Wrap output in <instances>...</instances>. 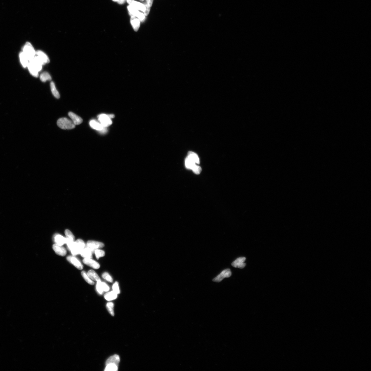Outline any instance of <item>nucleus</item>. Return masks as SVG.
<instances>
[{"mask_svg":"<svg viewBox=\"0 0 371 371\" xmlns=\"http://www.w3.org/2000/svg\"><path fill=\"white\" fill-rule=\"evenodd\" d=\"M57 124L58 127L64 130L72 129L75 127L72 121L66 118L59 119L57 121Z\"/></svg>","mask_w":371,"mask_h":371,"instance_id":"obj_1","label":"nucleus"},{"mask_svg":"<svg viewBox=\"0 0 371 371\" xmlns=\"http://www.w3.org/2000/svg\"><path fill=\"white\" fill-rule=\"evenodd\" d=\"M85 246L84 241L81 239H79L74 242L69 251L73 255H77L80 254Z\"/></svg>","mask_w":371,"mask_h":371,"instance_id":"obj_2","label":"nucleus"},{"mask_svg":"<svg viewBox=\"0 0 371 371\" xmlns=\"http://www.w3.org/2000/svg\"><path fill=\"white\" fill-rule=\"evenodd\" d=\"M23 52L29 61L32 60L35 56L34 49L30 42H27L23 48Z\"/></svg>","mask_w":371,"mask_h":371,"instance_id":"obj_3","label":"nucleus"},{"mask_svg":"<svg viewBox=\"0 0 371 371\" xmlns=\"http://www.w3.org/2000/svg\"><path fill=\"white\" fill-rule=\"evenodd\" d=\"M127 9L130 16L137 17L142 22L145 21V16L144 13L139 12V10L130 5L127 6Z\"/></svg>","mask_w":371,"mask_h":371,"instance_id":"obj_4","label":"nucleus"},{"mask_svg":"<svg viewBox=\"0 0 371 371\" xmlns=\"http://www.w3.org/2000/svg\"><path fill=\"white\" fill-rule=\"evenodd\" d=\"M99 122L103 127H107L111 125L112 121L108 115L102 114L98 116Z\"/></svg>","mask_w":371,"mask_h":371,"instance_id":"obj_5","label":"nucleus"},{"mask_svg":"<svg viewBox=\"0 0 371 371\" xmlns=\"http://www.w3.org/2000/svg\"><path fill=\"white\" fill-rule=\"evenodd\" d=\"M87 247L94 252L96 249L102 248L104 246V244L102 242L94 241V240H89L87 243Z\"/></svg>","mask_w":371,"mask_h":371,"instance_id":"obj_6","label":"nucleus"},{"mask_svg":"<svg viewBox=\"0 0 371 371\" xmlns=\"http://www.w3.org/2000/svg\"><path fill=\"white\" fill-rule=\"evenodd\" d=\"M232 273L230 269H225L216 277L213 279V281L215 282H220L224 278L230 277Z\"/></svg>","mask_w":371,"mask_h":371,"instance_id":"obj_7","label":"nucleus"},{"mask_svg":"<svg viewBox=\"0 0 371 371\" xmlns=\"http://www.w3.org/2000/svg\"><path fill=\"white\" fill-rule=\"evenodd\" d=\"M65 235H66V244L69 250H70L71 247L74 243L75 237L70 231L66 230L65 232Z\"/></svg>","mask_w":371,"mask_h":371,"instance_id":"obj_8","label":"nucleus"},{"mask_svg":"<svg viewBox=\"0 0 371 371\" xmlns=\"http://www.w3.org/2000/svg\"><path fill=\"white\" fill-rule=\"evenodd\" d=\"M246 258L245 257H240L236 259L232 264V266L235 268L243 269L246 266V264L245 263Z\"/></svg>","mask_w":371,"mask_h":371,"instance_id":"obj_9","label":"nucleus"},{"mask_svg":"<svg viewBox=\"0 0 371 371\" xmlns=\"http://www.w3.org/2000/svg\"><path fill=\"white\" fill-rule=\"evenodd\" d=\"M127 1L129 5L139 10L144 12L145 10V7L143 4L138 1H134V0H127Z\"/></svg>","mask_w":371,"mask_h":371,"instance_id":"obj_10","label":"nucleus"},{"mask_svg":"<svg viewBox=\"0 0 371 371\" xmlns=\"http://www.w3.org/2000/svg\"><path fill=\"white\" fill-rule=\"evenodd\" d=\"M67 260L71 263L73 264L76 268L80 270H82L83 268V266L81 263L77 258L74 256H67Z\"/></svg>","mask_w":371,"mask_h":371,"instance_id":"obj_11","label":"nucleus"},{"mask_svg":"<svg viewBox=\"0 0 371 371\" xmlns=\"http://www.w3.org/2000/svg\"><path fill=\"white\" fill-rule=\"evenodd\" d=\"M84 263L94 269H97L100 268V265L95 260L91 258H84L83 260Z\"/></svg>","mask_w":371,"mask_h":371,"instance_id":"obj_12","label":"nucleus"},{"mask_svg":"<svg viewBox=\"0 0 371 371\" xmlns=\"http://www.w3.org/2000/svg\"><path fill=\"white\" fill-rule=\"evenodd\" d=\"M35 55L37 56L39 58L43 65L48 63L49 62V60L48 56L43 52L41 50H38L36 51Z\"/></svg>","mask_w":371,"mask_h":371,"instance_id":"obj_13","label":"nucleus"},{"mask_svg":"<svg viewBox=\"0 0 371 371\" xmlns=\"http://www.w3.org/2000/svg\"><path fill=\"white\" fill-rule=\"evenodd\" d=\"M53 250L57 255L64 256L66 254V249L62 246H59L57 244H54L53 246Z\"/></svg>","mask_w":371,"mask_h":371,"instance_id":"obj_14","label":"nucleus"},{"mask_svg":"<svg viewBox=\"0 0 371 371\" xmlns=\"http://www.w3.org/2000/svg\"><path fill=\"white\" fill-rule=\"evenodd\" d=\"M68 115L75 125H79L83 122L82 119L73 112H69Z\"/></svg>","mask_w":371,"mask_h":371,"instance_id":"obj_15","label":"nucleus"},{"mask_svg":"<svg viewBox=\"0 0 371 371\" xmlns=\"http://www.w3.org/2000/svg\"><path fill=\"white\" fill-rule=\"evenodd\" d=\"M89 125L93 129L100 132L106 128L103 127L100 122L95 120H92L90 121Z\"/></svg>","mask_w":371,"mask_h":371,"instance_id":"obj_16","label":"nucleus"},{"mask_svg":"<svg viewBox=\"0 0 371 371\" xmlns=\"http://www.w3.org/2000/svg\"><path fill=\"white\" fill-rule=\"evenodd\" d=\"M130 22L133 28L135 31H138L140 26V21L138 18L134 16H131Z\"/></svg>","mask_w":371,"mask_h":371,"instance_id":"obj_17","label":"nucleus"},{"mask_svg":"<svg viewBox=\"0 0 371 371\" xmlns=\"http://www.w3.org/2000/svg\"><path fill=\"white\" fill-rule=\"evenodd\" d=\"M120 361L119 356L117 355H114L108 358L105 363L106 365L109 364H114L118 366Z\"/></svg>","mask_w":371,"mask_h":371,"instance_id":"obj_18","label":"nucleus"},{"mask_svg":"<svg viewBox=\"0 0 371 371\" xmlns=\"http://www.w3.org/2000/svg\"><path fill=\"white\" fill-rule=\"evenodd\" d=\"M93 253V252L91 249L86 246L83 249L80 254L84 258H92L93 257L92 253Z\"/></svg>","mask_w":371,"mask_h":371,"instance_id":"obj_19","label":"nucleus"},{"mask_svg":"<svg viewBox=\"0 0 371 371\" xmlns=\"http://www.w3.org/2000/svg\"><path fill=\"white\" fill-rule=\"evenodd\" d=\"M54 240L56 244L60 246H62L63 245L66 243V238L60 235H55L54 237Z\"/></svg>","mask_w":371,"mask_h":371,"instance_id":"obj_20","label":"nucleus"},{"mask_svg":"<svg viewBox=\"0 0 371 371\" xmlns=\"http://www.w3.org/2000/svg\"><path fill=\"white\" fill-rule=\"evenodd\" d=\"M19 58L20 61L21 63L24 68H26L27 67L28 65L29 62L27 58V57L25 55L24 53L23 52H21L19 54Z\"/></svg>","mask_w":371,"mask_h":371,"instance_id":"obj_21","label":"nucleus"},{"mask_svg":"<svg viewBox=\"0 0 371 371\" xmlns=\"http://www.w3.org/2000/svg\"><path fill=\"white\" fill-rule=\"evenodd\" d=\"M117 294L114 291L108 292L104 296L105 298L107 301H110L115 299L117 297Z\"/></svg>","mask_w":371,"mask_h":371,"instance_id":"obj_22","label":"nucleus"},{"mask_svg":"<svg viewBox=\"0 0 371 371\" xmlns=\"http://www.w3.org/2000/svg\"><path fill=\"white\" fill-rule=\"evenodd\" d=\"M87 275L89 278L97 282L98 281L100 280L98 274L93 270H90L88 272Z\"/></svg>","mask_w":371,"mask_h":371,"instance_id":"obj_23","label":"nucleus"},{"mask_svg":"<svg viewBox=\"0 0 371 371\" xmlns=\"http://www.w3.org/2000/svg\"><path fill=\"white\" fill-rule=\"evenodd\" d=\"M27 67L31 75L36 77H38V76H39V72L33 66L32 64L31 63L29 62Z\"/></svg>","mask_w":371,"mask_h":371,"instance_id":"obj_24","label":"nucleus"},{"mask_svg":"<svg viewBox=\"0 0 371 371\" xmlns=\"http://www.w3.org/2000/svg\"><path fill=\"white\" fill-rule=\"evenodd\" d=\"M196 165V163H195L188 156L185 159V166L187 169L192 170Z\"/></svg>","mask_w":371,"mask_h":371,"instance_id":"obj_25","label":"nucleus"},{"mask_svg":"<svg viewBox=\"0 0 371 371\" xmlns=\"http://www.w3.org/2000/svg\"><path fill=\"white\" fill-rule=\"evenodd\" d=\"M188 157L196 164H199V159L198 155L195 153L190 151L188 153Z\"/></svg>","mask_w":371,"mask_h":371,"instance_id":"obj_26","label":"nucleus"},{"mask_svg":"<svg viewBox=\"0 0 371 371\" xmlns=\"http://www.w3.org/2000/svg\"><path fill=\"white\" fill-rule=\"evenodd\" d=\"M51 89L53 95L57 99L60 98V95L59 93H58L57 89L55 86V83L53 82H51L50 83Z\"/></svg>","mask_w":371,"mask_h":371,"instance_id":"obj_27","label":"nucleus"},{"mask_svg":"<svg viewBox=\"0 0 371 371\" xmlns=\"http://www.w3.org/2000/svg\"><path fill=\"white\" fill-rule=\"evenodd\" d=\"M40 79L42 82H44L48 80H50L52 79L51 76L47 72H44L42 73L40 76Z\"/></svg>","mask_w":371,"mask_h":371,"instance_id":"obj_28","label":"nucleus"},{"mask_svg":"<svg viewBox=\"0 0 371 371\" xmlns=\"http://www.w3.org/2000/svg\"><path fill=\"white\" fill-rule=\"evenodd\" d=\"M118 370V366L114 364H108L105 370V371H117Z\"/></svg>","mask_w":371,"mask_h":371,"instance_id":"obj_29","label":"nucleus"},{"mask_svg":"<svg viewBox=\"0 0 371 371\" xmlns=\"http://www.w3.org/2000/svg\"><path fill=\"white\" fill-rule=\"evenodd\" d=\"M81 274L83 277L84 278L85 280L86 281V282L88 283V284L91 285H94V284H95V282H94V281L91 280V279L88 276L86 272L84 271H82V272Z\"/></svg>","mask_w":371,"mask_h":371,"instance_id":"obj_30","label":"nucleus"},{"mask_svg":"<svg viewBox=\"0 0 371 371\" xmlns=\"http://www.w3.org/2000/svg\"><path fill=\"white\" fill-rule=\"evenodd\" d=\"M97 259L98 260L100 257H103L105 255V252L100 249H96L94 251Z\"/></svg>","mask_w":371,"mask_h":371,"instance_id":"obj_31","label":"nucleus"},{"mask_svg":"<svg viewBox=\"0 0 371 371\" xmlns=\"http://www.w3.org/2000/svg\"><path fill=\"white\" fill-rule=\"evenodd\" d=\"M114 303L112 302L108 303L106 305V307L108 311L111 315L113 316H114Z\"/></svg>","mask_w":371,"mask_h":371,"instance_id":"obj_32","label":"nucleus"},{"mask_svg":"<svg viewBox=\"0 0 371 371\" xmlns=\"http://www.w3.org/2000/svg\"><path fill=\"white\" fill-rule=\"evenodd\" d=\"M96 290L98 294H103V290L102 282H101L100 280L97 281L96 285Z\"/></svg>","mask_w":371,"mask_h":371,"instance_id":"obj_33","label":"nucleus"},{"mask_svg":"<svg viewBox=\"0 0 371 371\" xmlns=\"http://www.w3.org/2000/svg\"><path fill=\"white\" fill-rule=\"evenodd\" d=\"M102 276L103 278L108 281V282H113V279H112L111 276L107 272H105V273H103Z\"/></svg>","mask_w":371,"mask_h":371,"instance_id":"obj_34","label":"nucleus"},{"mask_svg":"<svg viewBox=\"0 0 371 371\" xmlns=\"http://www.w3.org/2000/svg\"><path fill=\"white\" fill-rule=\"evenodd\" d=\"M112 289L113 291L115 292L116 293L118 294L120 293V291L119 288V284L117 282H116L114 283L112 286Z\"/></svg>","mask_w":371,"mask_h":371,"instance_id":"obj_35","label":"nucleus"},{"mask_svg":"<svg viewBox=\"0 0 371 371\" xmlns=\"http://www.w3.org/2000/svg\"><path fill=\"white\" fill-rule=\"evenodd\" d=\"M192 170L195 174L197 175L199 174L201 171V167L197 165H195Z\"/></svg>","mask_w":371,"mask_h":371,"instance_id":"obj_36","label":"nucleus"},{"mask_svg":"<svg viewBox=\"0 0 371 371\" xmlns=\"http://www.w3.org/2000/svg\"><path fill=\"white\" fill-rule=\"evenodd\" d=\"M143 4H144L145 7V12H143V13L145 16H148V14H149L150 7L148 6V4L147 3H146V2H144V3H143Z\"/></svg>","mask_w":371,"mask_h":371,"instance_id":"obj_37","label":"nucleus"},{"mask_svg":"<svg viewBox=\"0 0 371 371\" xmlns=\"http://www.w3.org/2000/svg\"><path fill=\"white\" fill-rule=\"evenodd\" d=\"M102 288L103 292H107L109 290V287L104 282H102Z\"/></svg>","mask_w":371,"mask_h":371,"instance_id":"obj_38","label":"nucleus"},{"mask_svg":"<svg viewBox=\"0 0 371 371\" xmlns=\"http://www.w3.org/2000/svg\"><path fill=\"white\" fill-rule=\"evenodd\" d=\"M146 3H147L148 6H149L150 7H151L152 6L153 0H146Z\"/></svg>","mask_w":371,"mask_h":371,"instance_id":"obj_39","label":"nucleus"},{"mask_svg":"<svg viewBox=\"0 0 371 371\" xmlns=\"http://www.w3.org/2000/svg\"><path fill=\"white\" fill-rule=\"evenodd\" d=\"M126 1L127 0H119L118 2L119 4H122L124 3L125 1Z\"/></svg>","mask_w":371,"mask_h":371,"instance_id":"obj_40","label":"nucleus"},{"mask_svg":"<svg viewBox=\"0 0 371 371\" xmlns=\"http://www.w3.org/2000/svg\"><path fill=\"white\" fill-rule=\"evenodd\" d=\"M112 1H116V2L117 1L118 2L119 0H112Z\"/></svg>","mask_w":371,"mask_h":371,"instance_id":"obj_41","label":"nucleus"},{"mask_svg":"<svg viewBox=\"0 0 371 371\" xmlns=\"http://www.w3.org/2000/svg\"><path fill=\"white\" fill-rule=\"evenodd\" d=\"M140 1H144V0H140Z\"/></svg>","mask_w":371,"mask_h":371,"instance_id":"obj_42","label":"nucleus"}]
</instances>
